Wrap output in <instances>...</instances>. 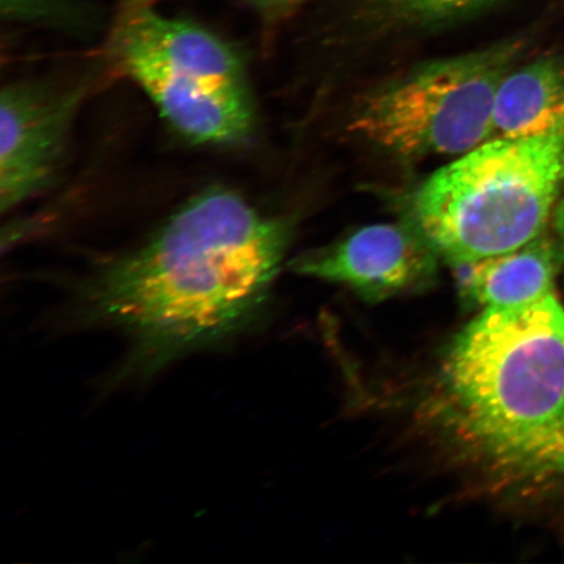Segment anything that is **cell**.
Segmentation results:
<instances>
[{
  "instance_id": "obj_1",
  "label": "cell",
  "mask_w": 564,
  "mask_h": 564,
  "mask_svg": "<svg viewBox=\"0 0 564 564\" xmlns=\"http://www.w3.org/2000/svg\"><path fill=\"white\" fill-rule=\"evenodd\" d=\"M286 225L209 188L88 282L83 314L131 343L124 372L151 376L251 326L285 256Z\"/></svg>"
},
{
  "instance_id": "obj_2",
  "label": "cell",
  "mask_w": 564,
  "mask_h": 564,
  "mask_svg": "<svg viewBox=\"0 0 564 564\" xmlns=\"http://www.w3.org/2000/svg\"><path fill=\"white\" fill-rule=\"evenodd\" d=\"M435 388L449 436L510 484L529 446L564 415V307L553 293L486 307L451 343Z\"/></svg>"
},
{
  "instance_id": "obj_3",
  "label": "cell",
  "mask_w": 564,
  "mask_h": 564,
  "mask_svg": "<svg viewBox=\"0 0 564 564\" xmlns=\"http://www.w3.org/2000/svg\"><path fill=\"white\" fill-rule=\"evenodd\" d=\"M564 188V135L490 139L430 175L408 220L451 265L519 249L544 232Z\"/></svg>"
},
{
  "instance_id": "obj_4",
  "label": "cell",
  "mask_w": 564,
  "mask_h": 564,
  "mask_svg": "<svg viewBox=\"0 0 564 564\" xmlns=\"http://www.w3.org/2000/svg\"><path fill=\"white\" fill-rule=\"evenodd\" d=\"M108 56L182 137L224 147L251 135L256 104L243 62L206 28L164 15L152 0H122Z\"/></svg>"
},
{
  "instance_id": "obj_5",
  "label": "cell",
  "mask_w": 564,
  "mask_h": 564,
  "mask_svg": "<svg viewBox=\"0 0 564 564\" xmlns=\"http://www.w3.org/2000/svg\"><path fill=\"white\" fill-rule=\"evenodd\" d=\"M520 51L503 42L423 65L366 95L348 129L401 159L462 156L490 139L497 89Z\"/></svg>"
},
{
  "instance_id": "obj_6",
  "label": "cell",
  "mask_w": 564,
  "mask_h": 564,
  "mask_svg": "<svg viewBox=\"0 0 564 564\" xmlns=\"http://www.w3.org/2000/svg\"><path fill=\"white\" fill-rule=\"evenodd\" d=\"M86 82L15 83L0 96V208L15 209L52 182L65 153Z\"/></svg>"
},
{
  "instance_id": "obj_7",
  "label": "cell",
  "mask_w": 564,
  "mask_h": 564,
  "mask_svg": "<svg viewBox=\"0 0 564 564\" xmlns=\"http://www.w3.org/2000/svg\"><path fill=\"white\" fill-rule=\"evenodd\" d=\"M441 257L409 221L371 225L294 260L295 272L352 289L378 302L427 286Z\"/></svg>"
},
{
  "instance_id": "obj_8",
  "label": "cell",
  "mask_w": 564,
  "mask_h": 564,
  "mask_svg": "<svg viewBox=\"0 0 564 564\" xmlns=\"http://www.w3.org/2000/svg\"><path fill=\"white\" fill-rule=\"evenodd\" d=\"M562 263L558 239L542 232L517 250L453 267L463 297L486 308L525 305L552 294Z\"/></svg>"
},
{
  "instance_id": "obj_9",
  "label": "cell",
  "mask_w": 564,
  "mask_h": 564,
  "mask_svg": "<svg viewBox=\"0 0 564 564\" xmlns=\"http://www.w3.org/2000/svg\"><path fill=\"white\" fill-rule=\"evenodd\" d=\"M549 135H564V63L555 56H541L512 67L500 82L490 139Z\"/></svg>"
},
{
  "instance_id": "obj_10",
  "label": "cell",
  "mask_w": 564,
  "mask_h": 564,
  "mask_svg": "<svg viewBox=\"0 0 564 564\" xmlns=\"http://www.w3.org/2000/svg\"><path fill=\"white\" fill-rule=\"evenodd\" d=\"M564 477V415L525 451L510 485L538 484Z\"/></svg>"
},
{
  "instance_id": "obj_11",
  "label": "cell",
  "mask_w": 564,
  "mask_h": 564,
  "mask_svg": "<svg viewBox=\"0 0 564 564\" xmlns=\"http://www.w3.org/2000/svg\"><path fill=\"white\" fill-rule=\"evenodd\" d=\"M392 17L412 23L453 20L485 9L499 0H377Z\"/></svg>"
},
{
  "instance_id": "obj_12",
  "label": "cell",
  "mask_w": 564,
  "mask_h": 564,
  "mask_svg": "<svg viewBox=\"0 0 564 564\" xmlns=\"http://www.w3.org/2000/svg\"><path fill=\"white\" fill-rule=\"evenodd\" d=\"M75 10L73 0H2L3 18L18 23H70Z\"/></svg>"
},
{
  "instance_id": "obj_13",
  "label": "cell",
  "mask_w": 564,
  "mask_h": 564,
  "mask_svg": "<svg viewBox=\"0 0 564 564\" xmlns=\"http://www.w3.org/2000/svg\"><path fill=\"white\" fill-rule=\"evenodd\" d=\"M555 238L562 247L564 257V199H562L554 209L553 214Z\"/></svg>"
},
{
  "instance_id": "obj_14",
  "label": "cell",
  "mask_w": 564,
  "mask_h": 564,
  "mask_svg": "<svg viewBox=\"0 0 564 564\" xmlns=\"http://www.w3.org/2000/svg\"><path fill=\"white\" fill-rule=\"evenodd\" d=\"M253 3L264 4V6H281L297 2V0H251Z\"/></svg>"
}]
</instances>
